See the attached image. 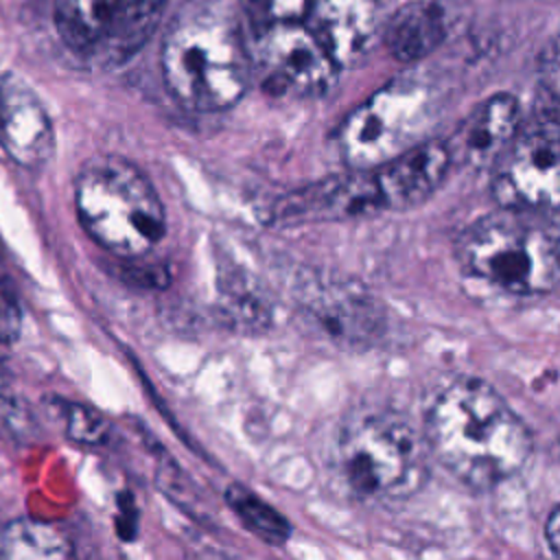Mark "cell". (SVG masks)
Wrapping results in <instances>:
<instances>
[{"instance_id":"cell-14","label":"cell","mask_w":560,"mask_h":560,"mask_svg":"<svg viewBox=\"0 0 560 560\" xmlns=\"http://www.w3.org/2000/svg\"><path fill=\"white\" fill-rule=\"evenodd\" d=\"M389 0H313L304 18L339 68L352 66L372 48L385 24Z\"/></svg>"},{"instance_id":"cell-18","label":"cell","mask_w":560,"mask_h":560,"mask_svg":"<svg viewBox=\"0 0 560 560\" xmlns=\"http://www.w3.org/2000/svg\"><path fill=\"white\" fill-rule=\"evenodd\" d=\"M225 503L230 505L234 516L243 523V527L249 529L256 538H260L267 545L280 547L293 534V527L287 521V516H282L276 508H271L267 501H262L258 494H254L245 486H238V483L230 486L225 490Z\"/></svg>"},{"instance_id":"cell-11","label":"cell","mask_w":560,"mask_h":560,"mask_svg":"<svg viewBox=\"0 0 560 560\" xmlns=\"http://www.w3.org/2000/svg\"><path fill=\"white\" fill-rule=\"evenodd\" d=\"M381 210L383 203L374 171L350 168L346 175L319 179L278 199L271 208V221L278 225L348 221Z\"/></svg>"},{"instance_id":"cell-7","label":"cell","mask_w":560,"mask_h":560,"mask_svg":"<svg viewBox=\"0 0 560 560\" xmlns=\"http://www.w3.org/2000/svg\"><path fill=\"white\" fill-rule=\"evenodd\" d=\"M166 0H55V26L79 57L114 66L153 35Z\"/></svg>"},{"instance_id":"cell-10","label":"cell","mask_w":560,"mask_h":560,"mask_svg":"<svg viewBox=\"0 0 560 560\" xmlns=\"http://www.w3.org/2000/svg\"><path fill=\"white\" fill-rule=\"evenodd\" d=\"M298 315L341 348H368L387 326L385 306L357 280L313 276L295 289Z\"/></svg>"},{"instance_id":"cell-13","label":"cell","mask_w":560,"mask_h":560,"mask_svg":"<svg viewBox=\"0 0 560 560\" xmlns=\"http://www.w3.org/2000/svg\"><path fill=\"white\" fill-rule=\"evenodd\" d=\"M521 129V105L499 92L481 101L444 140L451 166L486 171L497 164Z\"/></svg>"},{"instance_id":"cell-8","label":"cell","mask_w":560,"mask_h":560,"mask_svg":"<svg viewBox=\"0 0 560 560\" xmlns=\"http://www.w3.org/2000/svg\"><path fill=\"white\" fill-rule=\"evenodd\" d=\"M560 136L558 107L534 103V114L518 129L492 166V197L501 208L553 214L558 208Z\"/></svg>"},{"instance_id":"cell-22","label":"cell","mask_w":560,"mask_h":560,"mask_svg":"<svg viewBox=\"0 0 560 560\" xmlns=\"http://www.w3.org/2000/svg\"><path fill=\"white\" fill-rule=\"evenodd\" d=\"M545 540L551 551V556H558L560 551V518H558V505H553L545 521Z\"/></svg>"},{"instance_id":"cell-21","label":"cell","mask_w":560,"mask_h":560,"mask_svg":"<svg viewBox=\"0 0 560 560\" xmlns=\"http://www.w3.org/2000/svg\"><path fill=\"white\" fill-rule=\"evenodd\" d=\"M313 0H243L254 28L280 22H304Z\"/></svg>"},{"instance_id":"cell-16","label":"cell","mask_w":560,"mask_h":560,"mask_svg":"<svg viewBox=\"0 0 560 560\" xmlns=\"http://www.w3.org/2000/svg\"><path fill=\"white\" fill-rule=\"evenodd\" d=\"M381 31L392 57L411 63L420 61L444 42L446 15L433 0H416L385 18Z\"/></svg>"},{"instance_id":"cell-15","label":"cell","mask_w":560,"mask_h":560,"mask_svg":"<svg viewBox=\"0 0 560 560\" xmlns=\"http://www.w3.org/2000/svg\"><path fill=\"white\" fill-rule=\"evenodd\" d=\"M451 168L444 140L424 138L389 162L372 168L383 210H411L424 203Z\"/></svg>"},{"instance_id":"cell-1","label":"cell","mask_w":560,"mask_h":560,"mask_svg":"<svg viewBox=\"0 0 560 560\" xmlns=\"http://www.w3.org/2000/svg\"><path fill=\"white\" fill-rule=\"evenodd\" d=\"M422 433L429 453L470 488L508 481L534 448L525 420L490 383L475 376L455 378L438 392Z\"/></svg>"},{"instance_id":"cell-12","label":"cell","mask_w":560,"mask_h":560,"mask_svg":"<svg viewBox=\"0 0 560 560\" xmlns=\"http://www.w3.org/2000/svg\"><path fill=\"white\" fill-rule=\"evenodd\" d=\"M0 144L28 171L44 168L55 151V129L44 103L15 72L0 79Z\"/></svg>"},{"instance_id":"cell-4","label":"cell","mask_w":560,"mask_h":560,"mask_svg":"<svg viewBox=\"0 0 560 560\" xmlns=\"http://www.w3.org/2000/svg\"><path fill=\"white\" fill-rule=\"evenodd\" d=\"M74 206L83 230L118 258H142L166 232L158 190L120 155H96L81 166Z\"/></svg>"},{"instance_id":"cell-3","label":"cell","mask_w":560,"mask_h":560,"mask_svg":"<svg viewBox=\"0 0 560 560\" xmlns=\"http://www.w3.org/2000/svg\"><path fill=\"white\" fill-rule=\"evenodd\" d=\"M424 433L394 409L348 418L335 440L332 470L357 501L389 503L416 494L429 479Z\"/></svg>"},{"instance_id":"cell-9","label":"cell","mask_w":560,"mask_h":560,"mask_svg":"<svg viewBox=\"0 0 560 560\" xmlns=\"http://www.w3.org/2000/svg\"><path fill=\"white\" fill-rule=\"evenodd\" d=\"M252 72L276 96L315 98L326 94L339 74L337 61L306 22H280L254 28Z\"/></svg>"},{"instance_id":"cell-5","label":"cell","mask_w":560,"mask_h":560,"mask_svg":"<svg viewBox=\"0 0 560 560\" xmlns=\"http://www.w3.org/2000/svg\"><path fill=\"white\" fill-rule=\"evenodd\" d=\"M455 254L468 276L512 295H545L558 282V232L540 212L501 208L481 217Z\"/></svg>"},{"instance_id":"cell-20","label":"cell","mask_w":560,"mask_h":560,"mask_svg":"<svg viewBox=\"0 0 560 560\" xmlns=\"http://www.w3.org/2000/svg\"><path fill=\"white\" fill-rule=\"evenodd\" d=\"M59 409H61L66 435L70 440L88 446H96L107 440L109 422L96 409L81 402H68V400H61Z\"/></svg>"},{"instance_id":"cell-19","label":"cell","mask_w":560,"mask_h":560,"mask_svg":"<svg viewBox=\"0 0 560 560\" xmlns=\"http://www.w3.org/2000/svg\"><path fill=\"white\" fill-rule=\"evenodd\" d=\"M219 284H221V298L225 302L228 317L236 319L243 326H249V324H260L269 315L265 300L256 289H252L245 273L228 271V276L221 278Z\"/></svg>"},{"instance_id":"cell-17","label":"cell","mask_w":560,"mask_h":560,"mask_svg":"<svg viewBox=\"0 0 560 560\" xmlns=\"http://www.w3.org/2000/svg\"><path fill=\"white\" fill-rule=\"evenodd\" d=\"M68 556H72V542L52 523L22 516L0 527L2 560H52Z\"/></svg>"},{"instance_id":"cell-2","label":"cell","mask_w":560,"mask_h":560,"mask_svg":"<svg viewBox=\"0 0 560 560\" xmlns=\"http://www.w3.org/2000/svg\"><path fill=\"white\" fill-rule=\"evenodd\" d=\"M162 74L171 96L192 112H223L249 85L252 61L234 15L219 2H188L162 42Z\"/></svg>"},{"instance_id":"cell-6","label":"cell","mask_w":560,"mask_h":560,"mask_svg":"<svg viewBox=\"0 0 560 560\" xmlns=\"http://www.w3.org/2000/svg\"><path fill=\"white\" fill-rule=\"evenodd\" d=\"M438 98L420 77H396L354 107L339 127L343 162L372 171L422 142L435 120Z\"/></svg>"}]
</instances>
